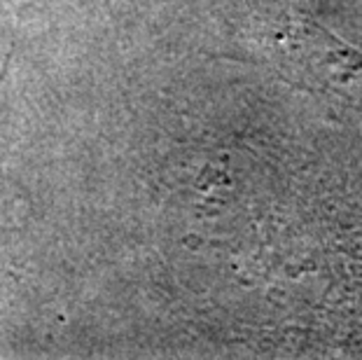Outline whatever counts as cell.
I'll use <instances>...</instances> for the list:
<instances>
[{
	"label": "cell",
	"instance_id": "6da1fadb",
	"mask_svg": "<svg viewBox=\"0 0 362 360\" xmlns=\"http://www.w3.org/2000/svg\"><path fill=\"white\" fill-rule=\"evenodd\" d=\"M285 50L311 87L362 112V50L311 17L292 21L285 33Z\"/></svg>",
	"mask_w": 362,
	"mask_h": 360
}]
</instances>
